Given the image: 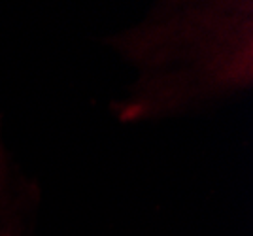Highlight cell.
Instances as JSON below:
<instances>
[{"label":"cell","mask_w":253,"mask_h":236,"mask_svg":"<svg viewBox=\"0 0 253 236\" xmlns=\"http://www.w3.org/2000/svg\"><path fill=\"white\" fill-rule=\"evenodd\" d=\"M98 42L134 70L108 104L121 125L217 112L253 89L252 0H159Z\"/></svg>","instance_id":"obj_1"},{"label":"cell","mask_w":253,"mask_h":236,"mask_svg":"<svg viewBox=\"0 0 253 236\" xmlns=\"http://www.w3.org/2000/svg\"><path fill=\"white\" fill-rule=\"evenodd\" d=\"M43 189L0 130V236H38Z\"/></svg>","instance_id":"obj_2"}]
</instances>
